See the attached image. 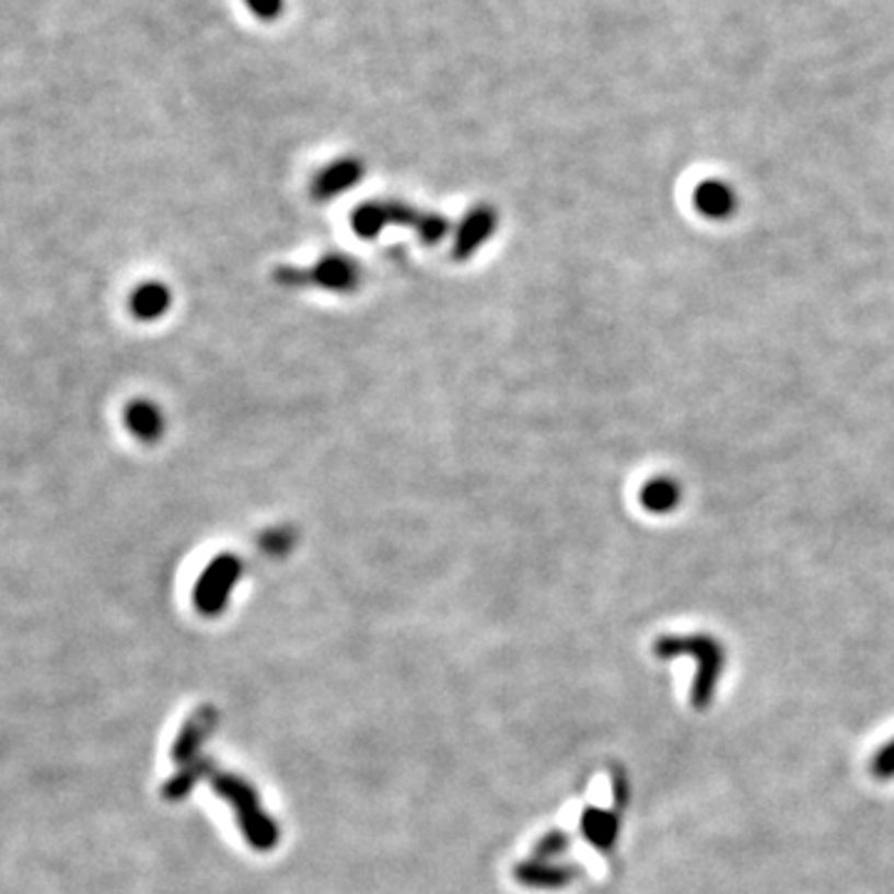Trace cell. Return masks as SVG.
<instances>
[{"label":"cell","instance_id":"obj_3","mask_svg":"<svg viewBox=\"0 0 894 894\" xmlns=\"http://www.w3.org/2000/svg\"><path fill=\"white\" fill-rule=\"evenodd\" d=\"M211 786H214L221 798L234 805L239 825H242L248 845H254L256 850H271L279 843V829L266 817L259 805V796H256L248 782L232 776V773H214Z\"/></svg>","mask_w":894,"mask_h":894},{"label":"cell","instance_id":"obj_12","mask_svg":"<svg viewBox=\"0 0 894 894\" xmlns=\"http://www.w3.org/2000/svg\"><path fill=\"white\" fill-rule=\"evenodd\" d=\"M172 303V293L164 283H142L140 289H135L132 299H130V309L137 318L142 321H156L160 316H164Z\"/></svg>","mask_w":894,"mask_h":894},{"label":"cell","instance_id":"obj_7","mask_svg":"<svg viewBox=\"0 0 894 894\" xmlns=\"http://www.w3.org/2000/svg\"><path fill=\"white\" fill-rule=\"evenodd\" d=\"M363 179V164L358 160H338L318 174L313 182V197L318 201H330L338 195H344L350 187H356Z\"/></svg>","mask_w":894,"mask_h":894},{"label":"cell","instance_id":"obj_9","mask_svg":"<svg viewBox=\"0 0 894 894\" xmlns=\"http://www.w3.org/2000/svg\"><path fill=\"white\" fill-rule=\"evenodd\" d=\"M217 725V711L214 708H201L195 716L189 718L187 725L182 728L177 743H174L172 758L177 763H195L199 745L207 741V735L211 728Z\"/></svg>","mask_w":894,"mask_h":894},{"label":"cell","instance_id":"obj_20","mask_svg":"<svg viewBox=\"0 0 894 894\" xmlns=\"http://www.w3.org/2000/svg\"><path fill=\"white\" fill-rule=\"evenodd\" d=\"M248 3H254V5H256V11L269 13V8H266V3H269L271 8H276V5H279V0H248Z\"/></svg>","mask_w":894,"mask_h":894},{"label":"cell","instance_id":"obj_13","mask_svg":"<svg viewBox=\"0 0 894 894\" xmlns=\"http://www.w3.org/2000/svg\"><path fill=\"white\" fill-rule=\"evenodd\" d=\"M127 428L135 432V438H140L144 442H154L162 438L164 432V415L150 400H135L130 408H127Z\"/></svg>","mask_w":894,"mask_h":894},{"label":"cell","instance_id":"obj_19","mask_svg":"<svg viewBox=\"0 0 894 894\" xmlns=\"http://www.w3.org/2000/svg\"><path fill=\"white\" fill-rule=\"evenodd\" d=\"M291 547V532H286V530H281V532H271V534H266V539H264V549L269 552V555H283L286 549Z\"/></svg>","mask_w":894,"mask_h":894},{"label":"cell","instance_id":"obj_11","mask_svg":"<svg viewBox=\"0 0 894 894\" xmlns=\"http://www.w3.org/2000/svg\"><path fill=\"white\" fill-rule=\"evenodd\" d=\"M622 820L619 813H609V810L587 808L582 815V833L596 850L612 852L616 840H619Z\"/></svg>","mask_w":894,"mask_h":894},{"label":"cell","instance_id":"obj_4","mask_svg":"<svg viewBox=\"0 0 894 894\" xmlns=\"http://www.w3.org/2000/svg\"><path fill=\"white\" fill-rule=\"evenodd\" d=\"M276 281L281 286H316L324 291H353L361 283V266H358L346 254H328L311 269H297V266H279L274 271Z\"/></svg>","mask_w":894,"mask_h":894},{"label":"cell","instance_id":"obj_6","mask_svg":"<svg viewBox=\"0 0 894 894\" xmlns=\"http://www.w3.org/2000/svg\"><path fill=\"white\" fill-rule=\"evenodd\" d=\"M497 229V211L487 205H480L475 209H469L467 214L460 221L457 232H455V248L453 256L457 262H465L473 256L477 248H483L487 244V239L495 234Z\"/></svg>","mask_w":894,"mask_h":894},{"label":"cell","instance_id":"obj_18","mask_svg":"<svg viewBox=\"0 0 894 894\" xmlns=\"http://www.w3.org/2000/svg\"><path fill=\"white\" fill-rule=\"evenodd\" d=\"M612 792H614V805H616V813L629 805V796H631V786H629V778H626V770L622 765H616L612 768Z\"/></svg>","mask_w":894,"mask_h":894},{"label":"cell","instance_id":"obj_1","mask_svg":"<svg viewBox=\"0 0 894 894\" xmlns=\"http://www.w3.org/2000/svg\"><path fill=\"white\" fill-rule=\"evenodd\" d=\"M653 653L661 661H674L688 657L696 661V678L690 686V706L706 711L713 704L718 684H721L725 666L723 643L711 634H663L653 641Z\"/></svg>","mask_w":894,"mask_h":894},{"label":"cell","instance_id":"obj_16","mask_svg":"<svg viewBox=\"0 0 894 894\" xmlns=\"http://www.w3.org/2000/svg\"><path fill=\"white\" fill-rule=\"evenodd\" d=\"M571 845V837L567 833H561V829H552L542 840L534 845V860H552V857H559L569 850Z\"/></svg>","mask_w":894,"mask_h":894},{"label":"cell","instance_id":"obj_8","mask_svg":"<svg viewBox=\"0 0 894 894\" xmlns=\"http://www.w3.org/2000/svg\"><path fill=\"white\" fill-rule=\"evenodd\" d=\"M514 878H518L524 887L557 890L567 887L569 882H574L579 878V868H574V864H547L542 860H532L520 864V868L514 870Z\"/></svg>","mask_w":894,"mask_h":894},{"label":"cell","instance_id":"obj_2","mask_svg":"<svg viewBox=\"0 0 894 894\" xmlns=\"http://www.w3.org/2000/svg\"><path fill=\"white\" fill-rule=\"evenodd\" d=\"M353 232L361 234L363 239H373L383 232L385 227L398 224V227H410L415 234L420 236L422 244H440L445 234L450 232V224L445 217L432 214V211H420L413 209L410 205H403V201H365L363 207H358L353 211Z\"/></svg>","mask_w":894,"mask_h":894},{"label":"cell","instance_id":"obj_17","mask_svg":"<svg viewBox=\"0 0 894 894\" xmlns=\"http://www.w3.org/2000/svg\"><path fill=\"white\" fill-rule=\"evenodd\" d=\"M870 773H872V778H878L882 782L894 780V739H890L878 753L872 755Z\"/></svg>","mask_w":894,"mask_h":894},{"label":"cell","instance_id":"obj_10","mask_svg":"<svg viewBox=\"0 0 894 894\" xmlns=\"http://www.w3.org/2000/svg\"><path fill=\"white\" fill-rule=\"evenodd\" d=\"M694 205L704 217L723 221L733 214L735 207H739V201H735L733 189L728 187L725 182L708 179L694 191Z\"/></svg>","mask_w":894,"mask_h":894},{"label":"cell","instance_id":"obj_15","mask_svg":"<svg viewBox=\"0 0 894 894\" xmlns=\"http://www.w3.org/2000/svg\"><path fill=\"white\" fill-rule=\"evenodd\" d=\"M209 770H211V763L205 761V758H197L195 763L189 765L187 770L182 773V776H177V778L167 782V788H164V792H167L170 800H179V798L187 796V792H189L191 788H195V782H197L199 778H205Z\"/></svg>","mask_w":894,"mask_h":894},{"label":"cell","instance_id":"obj_5","mask_svg":"<svg viewBox=\"0 0 894 894\" xmlns=\"http://www.w3.org/2000/svg\"><path fill=\"white\" fill-rule=\"evenodd\" d=\"M242 571H244L242 559L234 555H219L205 569V574L199 577V582L195 587L197 609L207 616H214L224 609L229 594H232V589L236 587L239 579H242Z\"/></svg>","mask_w":894,"mask_h":894},{"label":"cell","instance_id":"obj_14","mask_svg":"<svg viewBox=\"0 0 894 894\" xmlns=\"http://www.w3.org/2000/svg\"><path fill=\"white\" fill-rule=\"evenodd\" d=\"M641 504L653 514L674 512L681 504V485L676 480H671V477L666 475L653 477V480L643 485Z\"/></svg>","mask_w":894,"mask_h":894}]
</instances>
